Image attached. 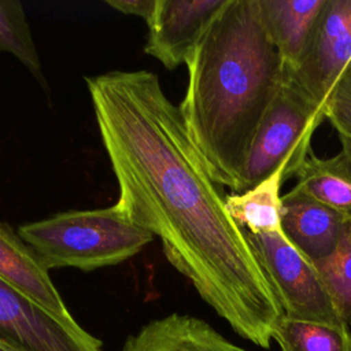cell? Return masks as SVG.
<instances>
[{
    "instance_id": "obj_1",
    "label": "cell",
    "mask_w": 351,
    "mask_h": 351,
    "mask_svg": "<svg viewBox=\"0 0 351 351\" xmlns=\"http://www.w3.org/2000/svg\"><path fill=\"white\" fill-rule=\"evenodd\" d=\"M85 84L115 203L160 239L170 265L234 332L269 348L282 308L158 75L114 70Z\"/></svg>"
},
{
    "instance_id": "obj_2",
    "label": "cell",
    "mask_w": 351,
    "mask_h": 351,
    "mask_svg": "<svg viewBox=\"0 0 351 351\" xmlns=\"http://www.w3.org/2000/svg\"><path fill=\"white\" fill-rule=\"evenodd\" d=\"M185 64L178 108L188 136L211 178L239 193L252 138L284 81L258 0H226Z\"/></svg>"
},
{
    "instance_id": "obj_3",
    "label": "cell",
    "mask_w": 351,
    "mask_h": 351,
    "mask_svg": "<svg viewBox=\"0 0 351 351\" xmlns=\"http://www.w3.org/2000/svg\"><path fill=\"white\" fill-rule=\"evenodd\" d=\"M18 233L48 270L74 267L84 271L119 265L155 237L117 203L106 208L58 213L22 225Z\"/></svg>"
},
{
    "instance_id": "obj_4",
    "label": "cell",
    "mask_w": 351,
    "mask_h": 351,
    "mask_svg": "<svg viewBox=\"0 0 351 351\" xmlns=\"http://www.w3.org/2000/svg\"><path fill=\"white\" fill-rule=\"evenodd\" d=\"M325 112L293 86L282 85L266 111L250 145L240 177V192L259 184L277 169L295 177L311 152V137Z\"/></svg>"
},
{
    "instance_id": "obj_5",
    "label": "cell",
    "mask_w": 351,
    "mask_h": 351,
    "mask_svg": "<svg viewBox=\"0 0 351 351\" xmlns=\"http://www.w3.org/2000/svg\"><path fill=\"white\" fill-rule=\"evenodd\" d=\"M245 236L284 315L330 325L344 324L314 265L282 233L245 232Z\"/></svg>"
},
{
    "instance_id": "obj_6",
    "label": "cell",
    "mask_w": 351,
    "mask_h": 351,
    "mask_svg": "<svg viewBox=\"0 0 351 351\" xmlns=\"http://www.w3.org/2000/svg\"><path fill=\"white\" fill-rule=\"evenodd\" d=\"M351 60V0H326L303 53L285 78L325 112L326 100Z\"/></svg>"
},
{
    "instance_id": "obj_7",
    "label": "cell",
    "mask_w": 351,
    "mask_h": 351,
    "mask_svg": "<svg viewBox=\"0 0 351 351\" xmlns=\"http://www.w3.org/2000/svg\"><path fill=\"white\" fill-rule=\"evenodd\" d=\"M0 336L23 351H101L75 319H62L0 278Z\"/></svg>"
},
{
    "instance_id": "obj_8",
    "label": "cell",
    "mask_w": 351,
    "mask_h": 351,
    "mask_svg": "<svg viewBox=\"0 0 351 351\" xmlns=\"http://www.w3.org/2000/svg\"><path fill=\"white\" fill-rule=\"evenodd\" d=\"M226 0H156L147 22L144 52L167 70L185 63L191 51Z\"/></svg>"
},
{
    "instance_id": "obj_9",
    "label": "cell",
    "mask_w": 351,
    "mask_h": 351,
    "mask_svg": "<svg viewBox=\"0 0 351 351\" xmlns=\"http://www.w3.org/2000/svg\"><path fill=\"white\" fill-rule=\"evenodd\" d=\"M347 219L296 186L281 196V233L313 265L333 254Z\"/></svg>"
},
{
    "instance_id": "obj_10",
    "label": "cell",
    "mask_w": 351,
    "mask_h": 351,
    "mask_svg": "<svg viewBox=\"0 0 351 351\" xmlns=\"http://www.w3.org/2000/svg\"><path fill=\"white\" fill-rule=\"evenodd\" d=\"M0 278L53 315L71 321L49 270L18 232L0 221Z\"/></svg>"
},
{
    "instance_id": "obj_11",
    "label": "cell",
    "mask_w": 351,
    "mask_h": 351,
    "mask_svg": "<svg viewBox=\"0 0 351 351\" xmlns=\"http://www.w3.org/2000/svg\"><path fill=\"white\" fill-rule=\"evenodd\" d=\"M121 351H245L206 321L173 313L152 319L130 335Z\"/></svg>"
},
{
    "instance_id": "obj_12",
    "label": "cell",
    "mask_w": 351,
    "mask_h": 351,
    "mask_svg": "<svg viewBox=\"0 0 351 351\" xmlns=\"http://www.w3.org/2000/svg\"><path fill=\"white\" fill-rule=\"evenodd\" d=\"M325 1L258 0L262 25L285 67H293L300 59Z\"/></svg>"
},
{
    "instance_id": "obj_13",
    "label": "cell",
    "mask_w": 351,
    "mask_h": 351,
    "mask_svg": "<svg viewBox=\"0 0 351 351\" xmlns=\"http://www.w3.org/2000/svg\"><path fill=\"white\" fill-rule=\"evenodd\" d=\"M285 180V169L280 167L252 188L226 195L229 215L248 233H281L280 188Z\"/></svg>"
},
{
    "instance_id": "obj_14",
    "label": "cell",
    "mask_w": 351,
    "mask_h": 351,
    "mask_svg": "<svg viewBox=\"0 0 351 351\" xmlns=\"http://www.w3.org/2000/svg\"><path fill=\"white\" fill-rule=\"evenodd\" d=\"M295 177L299 191L351 217V165L343 151L332 158L311 154Z\"/></svg>"
},
{
    "instance_id": "obj_15",
    "label": "cell",
    "mask_w": 351,
    "mask_h": 351,
    "mask_svg": "<svg viewBox=\"0 0 351 351\" xmlns=\"http://www.w3.org/2000/svg\"><path fill=\"white\" fill-rule=\"evenodd\" d=\"M273 339L281 351H351V330L346 324L303 321L282 314Z\"/></svg>"
},
{
    "instance_id": "obj_16",
    "label": "cell",
    "mask_w": 351,
    "mask_h": 351,
    "mask_svg": "<svg viewBox=\"0 0 351 351\" xmlns=\"http://www.w3.org/2000/svg\"><path fill=\"white\" fill-rule=\"evenodd\" d=\"M346 325H351V217L330 256L314 265Z\"/></svg>"
},
{
    "instance_id": "obj_17",
    "label": "cell",
    "mask_w": 351,
    "mask_h": 351,
    "mask_svg": "<svg viewBox=\"0 0 351 351\" xmlns=\"http://www.w3.org/2000/svg\"><path fill=\"white\" fill-rule=\"evenodd\" d=\"M0 51L14 55L37 80L43 81L40 56L22 3L18 0H0Z\"/></svg>"
},
{
    "instance_id": "obj_18",
    "label": "cell",
    "mask_w": 351,
    "mask_h": 351,
    "mask_svg": "<svg viewBox=\"0 0 351 351\" xmlns=\"http://www.w3.org/2000/svg\"><path fill=\"white\" fill-rule=\"evenodd\" d=\"M325 118L339 136L351 140V60L337 78L325 104Z\"/></svg>"
},
{
    "instance_id": "obj_19",
    "label": "cell",
    "mask_w": 351,
    "mask_h": 351,
    "mask_svg": "<svg viewBox=\"0 0 351 351\" xmlns=\"http://www.w3.org/2000/svg\"><path fill=\"white\" fill-rule=\"evenodd\" d=\"M106 3L122 14L136 15L148 21L154 12L156 0H106Z\"/></svg>"
},
{
    "instance_id": "obj_20",
    "label": "cell",
    "mask_w": 351,
    "mask_h": 351,
    "mask_svg": "<svg viewBox=\"0 0 351 351\" xmlns=\"http://www.w3.org/2000/svg\"><path fill=\"white\" fill-rule=\"evenodd\" d=\"M0 351H23V350L16 344L11 343L10 340L0 336Z\"/></svg>"
},
{
    "instance_id": "obj_21",
    "label": "cell",
    "mask_w": 351,
    "mask_h": 351,
    "mask_svg": "<svg viewBox=\"0 0 351 351\" xmlns=\"http://www.w3.org/2000/svg\"><path fill=\"white\" fill-rule=\"evenodd\" d=\"M339 137H340V143H341V151L346 154V156L351 165V140L347 137H343V136H339Z\"/></svg>"
}]
</instances>
